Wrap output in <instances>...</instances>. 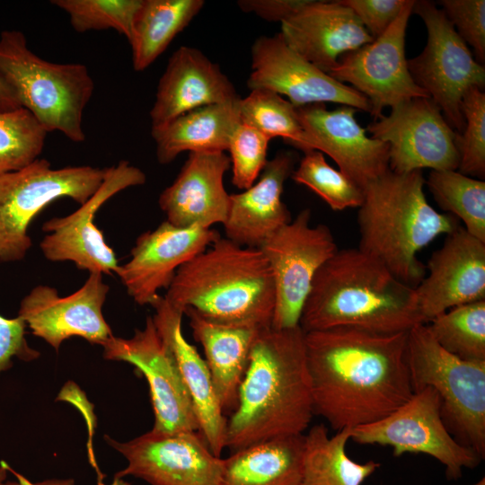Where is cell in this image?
Returning <instances> with one entry per match:
<instances>
[{
	"instance_id": "cell-1",
	"label": "cell",
	"mask_w": 485,
	"mask_h": 485,
	"mask_svg": "<svg viewBox=\"0 0 485 485\" xmlns=\"http://www.w3.org/2000/svg\"><path fill=\"white\" fill-rule=\"evenodd\" d=\"M408 331L337 327L304 332L313 415L336 431L375 422L413 395Z\"/></svg>"
},
{
	"instance_id": "cell-2",
	"label": "cell",
	"mask_w": 485,
	"mask_h": 485,
	"mask_svg": "<svg viewBox=\"0 0 485 485\" xmlns=\"http://www.w3.org/2000/svg\"><path fill=\"white\" fill-rule=\"evenodd\" d=\"M313 415L304 332L300 326L260 328L226 421L231 453L277 437L302 435Z\"/></svg>"
},
{
	"instance_id": "cell-3",
	"label": "cell",
	"mask_w": 485,
	"mask_h": 485,
	"mask_svg": "<svg viewBox=\"0 0 485 485\" xmlns=\"http://www.w3.org/2000/svg\"><path fill=\"white\" fill-rule=\"evenodd\" d=\"M421 323L415 288L358 248L338 249L320 268L299 320L304 332L349 327L392 334Z\"/></svg>"
},
{
	"instance_id": "cell-4",
	"label": "cell",
	"mask_w": 485,
	"mask_h": 485,
	"mask_svg": "<svg viewBox=\"0 0 485 485\" xmlns=\"http://www.w3.org/2000/svg\"><path fill=\"white\" fill-rule=\"evenodd\" d=\"M164 297L213 322L263 328L271 326L275 286L260 249L220 236L177 270Z\"/></svg>"
},
{
	"instance_id": "cell-5",
	"label": "cell",
	"mask_w": 485,
	"mask_h": 485,
	"mask_svg": "<svg viewBox=\"0 0 485 485\" xmlns=\"http://www.w3.org/2000/svg\"><path fill=\"white\" fill-rule=\"evenodd\" d=\"M425 182L422 171L388 170L363 189L357 217V248L414 288L427 272L418 253L459 226L456 217L439 213L428 202Z\"/></svg>"
},
{
	"instance_id": "cell-6",
	"label": "cell",
	"mask_w": 485,
	"mask_h": 485,
	"mask_svg": "<svg viewBox=\"0 0 485 485\" xmlns=\"http://www.w3.org/2000/svg\"><path fill=\"white\" fill-rule=\"evenodd\" d=\"M0 75L48 133L56 130L73 142L85 140L83 115L94 83L84 65L45 60L28 48L22 31H4Z\"/></svg>"
},
{
	"instance_id": "cell-7",
	"label": "cell",
	"mask_w": 485,
	"mask_h": 485,
	"mask_svg": "<svg viewBox=\"0 0 485 485\" xmlns=\"http://www.w3.org/2000/svg\"><path fill=\"white\" fill-rule=\"evenodd\" d=\"M407 358L413 393L432 387L445 428L462 445L485 455V361L461 359L442 348L428 325L408 331Z\"/></svg>"
},
{
	"instance_id": "cell-8",
	"label": "cell",
	"mask_w": 485,
	"mask_h": 485,
	"mask_svg": "<svg viewBox=\"0 0 485 485\" xmlns=\"http://www.w3.org/2000/svg\"><path fill=\"white\" fill-rule=\"evenodd\" d=\"M107 168L88 165L52 169L46 159L0 175V260H22L31 246L28 228L52 201L70 198L79 204L101 185Z\"/></svg>"
},
{
	"instance_id": "cell-9",
	"label": "cell",
	"mask_w": 485,
	"mask_h": 485,
	"mask_svg": "<svg viewBox=\"0 0 485 485\" xmlns=\"http://www.w3.org/2000/svg\"><path fill=\"white\" fill-rule=\"evenodd\" d=\"M412 13L425 23L428 40L419 55L408 59L410 74L439 107L449 126L462 134L465 125L463 96L471 87L484 89V65L475 59L436 4L415 0Z\"/></svg>"
},
{
	"instance_id": "cell-10",
	"label": "cell",
	"mask_w": 485,
	"mask_h": 485,
	"mask_svg": "<svg viewBox=\"0 0 485 485\" xmlns=\"http://www.w3.org/2000/svg\"><path fill=\"white\" fill-rule=\"evenodd\" d=\"M350 439L360 445L390 446L394 456L428 454L445 467L449 480L459 479L463 469H474L483 460L447 430L441 416L440 398L429 386L413 393L386 417L351 429Z\"/></svg>"
},
{
	"instance_id": "cell-11",
	"label": "cell",
	"mask_w": 485,
	"mask_h": 485,
	"mask_svg": "<svg viewBox=\"0 0 485 485\" xmlns=\"http://www.w3.org/2000/svg\"><path fill=\"white\" fill-rule=\"evenodd\" d=\"M311 216L309 208L303 209L260 248L274 279L272 328L299 326L317 271L338 251L331 229L323 224L312 225Z\"/></svg>"
},
{
	"instance_id": "cell-12",
	"label": "cell",
	"mask_w": 485,
	"mask_h": 485,
	"mask_svg": "<svg viewBox=\"0 0 485 485\" xmlns=\"http://www.w3.org/2000/svg\"><path fill=\"white\" fill-rule=\"evenodd\" d=\"M366 130L389 146V170L393 172L458 169L460 134L449 126L430 98L401 102Z\"/></svg>"
},
{
	"instance_id": "cell-13",
	"label": "cell",
	"mask_w": 485,
	"mask_h": 485,
	"mask_svg": "<svg viewBox=\"0 0 485 485\" xmlns=\"http://www.w3.org/2000/svg\"><path fill=\"white\" fill-rule=\"evenodd\" d=\"M415 0H407L388 29L370 43L342 55L328 75L350 84L370 102V114L377 119L391 109L415 98H430L413 81L405 57V35Z\"/></svg>"
},
{
	"instance_id": "cell-14",
	"label": "cell",
	"mask_w": 485,
	"mask_h": 485,
	"mask_svg": "<svg viewBox=\"0 0 485 485\" xmlns=\"http://www.w3.org/2000/svg\"><path fill=\"white\" fill-rule=\"evenodd\" d=\"M127 466L114 478L134 476L150 485H221L224 458L215 455L198 431L150 430L127 442L105 436Z\"/></svg>"
},
{
	"instance_id": "cell-15",
	"label": "cell",
	"mask_w": 485,
	"mask_h": 485,
	"mask_svg": "<svg viewBox=\"0 0 485 485\" xmlns=\"http://www.w3.org/2000/svg\"><path fill=\"white\" fill-rule=\"evenodd\" d=\"M101 347L105 359L128 362L146 378L154 415L151 430L163 434L198 432L192 402L174 357L152 316L131 338L113 335Z\"/></svg>"
},
{
	"instance_id": "cell-16",
	"label": "cell",
	"mask_w": 485,
	"mask_h": 485,
	"mask_svg": "<svg viewBox=\"0 0 485 485\" xmlns=\"http://www.w3.org/2000/svg\"><path fill=\"white\" fill-rule=\"evenodd\" d=\"M146 181L145 172L128 161L107 168L100 188L79 208L43 224L42 230L48 233L40 244L44 257L50 261H72L90 273H117L119 265L116 254L93 220L110 198L128 188L143 185Z\"/></svg>"
},
{
	"instance_id": "cell-17",
	"label": "cell",
	"mask_w": 485,
	"mask_h": 485,
	"mask_svg": "<svg viewBox=\"0 0 485 485\" xmlns=\"http://www.w3.org/2000/svg\"><path fill=\"white\" fill-rule=\"evenodd\" d=\"M250 90L267 89L285 95L295 107L334 102L371 112L368 100L305 60L284 40L280 32L261 36L251 46Z\"/></svg>"
},
{
	"instance_id": "cell-18",
	"label": "cell",
	"mask_w": 485,
	"mask_h": 485,
	"mask_svg": "<svg viewBox=\"0 0 485 485\" xmlns=\"http://www.w3.org/2000/svg\"><path fill=\"white\" fill-rule=\"evenodd\" d=\"M109 290L101 273H90L84 284L67 296H59L52 287L39 285L22 300L18 316L57 351L72 337L102 346L113 336L102 314Z\"/></svg>"
},
{
	"instance_id": "cell-19",
	"label": "cell",
	"mask_w": 485,
	"mask_h": 485,
	"mask_svg": "<svg viewBox=\"0 0 485 485\" xmlns=\"http://www.w3.org/2000/svg\"><path fill=\"white\" fill-rule=\"evenodd\" d=\"M296 108L305 137L304 153L328 154L362 189L389 170V146L366 135L355 118L357 109L342 105L329 110L324 103Z\"/></svg>"
},
{
	"instance_id": "cell-20",
	"label": "cell",
	"mask_w": 485,
	"mask_h": 485,
	"mask_svg": "<svg viewBox=\"0 0 485 485\" xmlns=\"http://www.w3.org/2000/svg\"><path fill=\"white\" fill-rule=\"evenodd\" d=\"M415 287L424 323L449 309L485 300V242L462 225L446 234Z\"/></svg>"
},
{
	"instance_id": "cell-21",
	"label": "cell",
	"mask_w": 485,
	"mask_h": 485,
	"mask_svg": "<svg viewBox=\"0 0 485 485\" xmlns=\"http://www.w3.org/2000/svg\"><path fill=\"white\" fill-rule=\"evenodd\" d=\"M220 237L212 228L176 227L166 220L136 241L130 259L117 275L139 305L150 304L167 289L177 270Z\"/></svg>"
},
{
	"instance_id": "cell-22",
	"label": "cell",
	"mask_w": 485,
	"mask_h": 485,
	"mask_svg": "<svg viewBox=\"0 0 485 485\" xmlns=\"http://www.w3.org/2000/svg\"><path fill=\"white\" fill-rule=\"evenodd\" d=\"M230 168L225 152L190 153L174 181L159 197L166 221L180 228L223 225L230 202L224 176Z\"/></svg>"
},
{
	"instance_id": "cell-23",
	"label": "cell",
	"mask_w": 485,
	"mask_h": 485,
	"mask_svg": "<svg viewBox=\"0 0 485 485\" xmlns=\"http://www.w3.org/2000/svg\"><path fill=\"white\" fill-rule=\"evenodd\" d=\"M220 66L199 49L181 46L168 60L150 110L152 128L195 109L239 100Z\"/></svg>"
},
{
	"instance_id": "cell-24",
	"label": "cell",
	"mask_w": 485,
	"mask_h": 485,
	"mask_svg": "<svg viewBox=\"0 0 485 485\" xmlns=\"http://www.w3.org/2000/svg\"><path fill=\"white\" fill-rule=\"evenodd\" d=\"M280 33L292 49L327 74L342 55L374 40L354 12L340 1L311 0L281 22Z\"/></svg>"
},
{
	"instance_id": "cell-25",
	"label": "cell",
	"mask_w": 485,
	"mask_h": 485,
	"mask_svg": "<svg viewBox=\"0 0 485 485\" xmlns=\"http://www.w3.org/2000/svg\"><path fill=\"white\" fill-rule=\"evenodd\" d=\"M295 164L292 152L280 151L267 161L250 188L230 194L228 213L223 224L226 239L243 247L260 249L291 221L290 212L281 197Z\"/></svg>"
},
{
	"instance_id": "cell-26",
	"label": "cell",
	"mask_w": 485,
	"mask_h": 485,
	"mask_svg": "<svg viewBox=\"0 0 485 485\" xmlns=\"http://www.w3.org/2000/svg\"><path fill=\"white\" fill-rule=\"evenodd\" d=\"M154 324L170 348L190 397L198 423V433L211 452L221 457L225 448L227 419L216 397L205 359L182 334L183 312L159 295L152 304Z\"/></svg>"
},
{
	"instance_id": "cell-27",
	"label": "cell",
	"mask_w": 485,
	"mask_h": 485,
	"mask_svg": "<svg viewBox=\"0 0 485 485\" xmlns=\"http://www.w3.org/2000/svg\"><path fill=\"white\" fill-rule=\"evenodd\" d=\"M194 339L205 354L213 386L224 413L233 411L248 366L251 348L260 328L225 325L207 321L193 309L183 311Z\"/></svg>"
},
{
	"instance_id": "cell-28",
	"label": "cell",
	"mask_w": 485,
	"mask_h": 485,
	"mask_svg": "<svg viewBox=\"0 0 485 485\" xmlns=\"http://www.w3.org/2000/svg\"><path fill=\"white\" fill-rule=\"evenodd\" d=\"M240 100L200 107L151 130L159 163L168 164L182 152H225L241 123Z\"/></svg>"
},
{
	"instance_id": "cell-29",
	"label": "cell",
	"mask_w": 485,
	"mask_h": 485,
	"mask_svg": "<svg viewBox=\"0 0 485 485\" xmlns=\"http://www.w3.org/2000/svg\"><path fill=\"white\" fill-rule=\"evenodd\" d=\"M304 435L277 437L224 458L221 485H300Z\"/></svg>"
},
{
	"instance_id": "cell-30",
	"label": "cell",
	"mask_w": 485,
	"mask_h": 485,
	"mask_svg": "<svg viewBox=\"0 0 485 485\" xmlns=\"http://www.w3.org/2000/svg\"><path fill=\"white\" fill-rule=\"evenodd\" d=\"M203 0H143L129 44L136 71L146 69L201 11Z\"/></svg>"
},
{
	"instance_id": "cell-31",
	"label": "cell",
	"mask_w": 485,
	"mask_h": 485,
	"mask_svg": "<svg viewBox=\"0 0 485 485\" xmlns=\"http://www.w3.org/2000/svg\"><path fill=\"white\" fill-rule=\"evenodd\" d=\"M350 428L330 436L324 424L312 427L304 435V453L300 485H362L381 464L353 461L347 454Z\"/></svg>"
},
{
	"instance_id": "cell-32",
	"label": "cell",
	"mask_w": 485,
	"mask_h": 485,
	"mask_svg": "<svg viewBox=\"0 0 485 485\" xmlns=\"http://www.w3.org/2000/svg\"><path fill=\"white\" fill-rule=\"evenodd\" d=\"M438 207L485 242V181L457 170L430 171L425 182Z\"/></svg>"
},
{
	"instance_id": "cell-33",
	"label": "cell",
	"mask_w": 485,
	"mask_h": 485,
	"mask_svg": "<svg viewBox=\"0 0 485 485\" xmlns=\"http://www.w3.org/2000/svg\"><path fill=\"white\" fill-rule=\"evenodd\" d=\"M428 328L438 345L468 361H485V300L461 304L437 315Z\"/></svg>"
},
{
	"instance_id": "cell-34",
	"label": "cell",
	"mask_w": 485,
	"mask_h": 485,
	"mask_svg": "<svg viewBox=\"0 0 485 485\" xmlns=\"http://www.w3.org/2000/svg\"><path fill=\"white\" fill-rule=\"evenodd\" d=\"M239 110L242 124L255 128L269 139L280 137L304 152V132L297 108L288 100L267 89H254L245 98H241Z\"/></svg>"
},
{
	"instance_id": "cell-35",
	"label": "cell",
	"mask_w": 485,
	"mask_h": 485,
	"mask_svg": "<svg viewBox=\"0 0 485 485\" xmlns=\"http://www.w3.org/2000/svg\"><path fill=\"white\" fill-rule=\"evenodd\" d=\"M291 178L309 188L335 211L359 207L364 200V190L340 170L331 167L324 154L313 150L304 153Z\"/></svg>"
},
{
	"instance_id": "cell-36",
	"label": "cell",
	"mask_w": 485,
	"mask_h": 485,
	"mask_svg": "<svg viewBox=\"0 0 485 485\" xmlns=\"http://www.w3.org/2000/svg\"><path fill=\"white\" fill-rule=\"evenodd\" d=\"M48 132L26 109L0 112V175L39 158Z\"/></svg>"
},
{
	"instance_id": "cell-37",
	"label": "cell",
	"mask_w": 485,
	"mask_h": 485,
	"mask_svg": "<svg viewBox=\"0 0 485 485\" xmlns=\"http://www.w3.org/2000/svg\"><path fill=\"white\" fill-rule=\"evenodd\" d=\"M143 0H53L65 11L72 28L80 33L113 29L129 41Z\"/></svg>"
},
{
	"instance_id": "cell-38",
	"label": "cell",
	"mask_w": 485,
	"mask_h": 485,
	"mask_svg": "<svg viewBox=\"0 0 485 485\" xmlns=\"http://www.w3.org/2000/svg\"><path fill=\"white\" fill-rule=\"evenodd\" d=\"M461 108L465 125L457 141V171L481 180L485 177L484 91L476 86L469 88L463 96Z\"/></svg>"
},
{
	"instance_id": "cell-39",
	"label": "cell",
	"mask_w": 485,
	"mask_h": 485,
	"mask_svg": "<svg viewBox=\"0 0 485 485\" xmlns=\"http://www.w3.org/2000/svg\"><path fill=\"white\" fill-rule=\"evenodd\" d=\"M270 139L255 128L240 123L234 131L227 151L232 168V183L244 190L259 178L267 163Z\"/></svg>"
},
{
	"instance_id": "cell-40",
	"label": "cell",
	"mask_w": 485,
	"mask_h": 485,
	"mask_svg": "<svg viewBox=\"0 0 485 485\" xmlns=\"http://www.w3.org/2000/svg\"><path fill=\"white\" fill-rule=\"evenodd\" d=\"M441 10L460 38L473 51L475 59L485 62V1L441 0Z\"/></svg>"
},
{
	"instance_id": "cell-41",
	"label": "cell",
	"mask_w": 485,
	"mask_h": 485,
	"mask_svg": "<svg viewBox=\"0 0 485 485\" xmlns=\"http://www.w3.org/2000/svg\"><path fill=\"white\" fill-rule=\"evenodd\" d=\"M351 9L373 39L382 35L401 12L407 0H339Z\"/></svg>"
},
{
	"instance_id": "cell-42",
	"label": "cell",
	"mask_w": 485,
	"mask_h": 485,
	"mask_svg": "<svg viewBox=\"0 0 485 485\" xmlns=\"http://www.w3.org/2000/svg\"><path fill=\"white\" fill-rule=\"evenodd\" d=\"M26 327L19 316L5 318L0 314V373L12 366L13 357L25 361L39 357L40 353L27 342Z\"/></svg>"
},
{
	"instance_id": "cell-43",
	"label": "cell",
	"mask_w": 485,
	"mask_h": 485,
	"mask_svg": "<svg viewBox=\"0 0 485 485\" xmlns=\"http://www.w3.org/2000/svg\"><path fill=\"white\" fill-rule=\"evenodd\" d=\"M311 0H240L237 2L244 13H252L269 22H284L298 13Z\"/></svg>"
},
{
	"instance_id": "cell-44",
	"label": "cell",
	"mask_w": 485,
	"mask_h": 485,
	"mask_svg": "<svg viewBox=\"0 0 485 485\" xmlns=\"http://www.w3.org/2000/svg\"><path fill=\"white\" fill-rule=\"evenodd\" d=\"M22 108L14 90L0 75V112H6Z\"/></svg>"
},
{
	"instance_id": "cell-45",
	"label": "cell",
	"mask_w": 485,
	"mask_h": 485,
	"mask_svg": "<svg viewBox=\"0 0 485 485\" xmlns=\"http://www.w3.org/2000/svg\"><path fill=\"white\" fill-rule=\"evenodd\" d=\"M16 477V481H4L0 485H75L73 479H48L41 481L32 482L24 476L12 471Z\"/></svg>"
},
{
	"instance_id": "cell-46",
	"label": "cell",
	"mask_w": 485,
	"mask_h": 485,
	"mask_svg": "<svg viewBox=\"0 0 485 485\" xmlns=\"http://www.w3.org/2000/svg\"><path fill=\"white\" fill-rule=\"evenodd\" d=\"M102 478H98L97 485H106L102 482ZM110 485H130L129 482L124 481L122 478H114Z\"/></svg>"
},
{
	"instance_id": "cell-47",
	"label": "cell",
	"mask_w": 485,
	"mask_h": 485,
	"mask_svg": "<svg viewBox=\"0 0 485 485\" xmlns=\"http://www.w3.org/2000/svg\"><path fill=\"white\" fill-rule=\"evenodd\" d=\"M8 471L9 466L4 462H2L0 465V483L6 480Z\"/></svg>"
},
{
	"instance_id": "cell-48",
	"label": "cell",
	"mask_w": 485,
	"mask_h": 485,
	"mask_svg": "<svg viewBox=\"0 0 485 485\" xmlns=\"http://www.w3.org/2000/svg\"><path fill=\"white\" fill-rule=\"evenodd\" d=\"M472 485H485V479L484 477H482L479 481H477L476 483L472 484Z\"/></svg>"
}]
</instances>
